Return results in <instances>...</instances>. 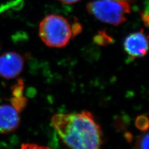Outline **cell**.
<instances>
[{
  "mask_svg": "<svg viewBox=\"0 0 149 149\" xmlns=\"http://www.w3.org/2000/svg\"><path fill=\"white\" fill-rule=\"evenodd\" d=\"M52 124L72 149H102V130L90 112L56 114Z\"/></svg>",
  "mask_w": 149,
  "mask_h": 149,
  "instance_id": "1",
  "label": "cell"
},
{
  "mask_svg": "<svg viewBox=\"0 0 149 149\" xmlns=\"http://www.w3.org/2000/svg\"><path fill=\"white\" fill-rule=\"evenodd\" d=\"M81 30L79 23L71 24L63 16L50 15L40 22L39 34L46 45L50 47L61 48L66 46L74 36L80 34Z\"/></svg>",
  "mask_w": 149,
  "mask_h": 149,
  "instance_id": "2",
  "label": "cell"
},
{
  "mask_svg": "<svg viewBox=\"0 0 149 149\" xmlns=\"http://www.w3.org/2000/svg\"><path fill=\"white\" fill-rule=\"evenodd\" d=\"M87 11L99 21L117 26L127 20L131 12L125 0H95L87 4Z\"/></svg>",
  "mask_w": 149,
  "mask_h": 149,
  "instance_id": "3",
  "label": "cell"
},
{
  "mask_svg": "<svg viewBox=\"0 0 149 149\" xmlns=\"http://www.w3.org/2000/svg\"><path fill=\"white\" fill-rule=\"evenodd\" d=\"M24 60L22 56L15 52H8L0 55V77L11 80L22 72Z\"/></svg>",
  "mask_w": 149,
  "mask_h": 149,
  "instance_id": "4",
  "label": "cell"
},
{
  "mask_svg": "<svg viewBox=\"0 0 149 149\" xmlns=\"http://www.w3.org/2000/svg\"><path fill=\"white\" fill-rule=\"evenodd\" d=\"M148 38L143 30L129 35L124 40V49L130 58L145 56L148 51Z\"/></svg>",
  "mask_w": 149,
  "mask_h": 149,
  "instance_id": "5",
  "label": "cell"
},
{
  "mask_svg": "<svg viewBox=\"0 0 149 149\" xmlns=\"http://www.w3.org/2000/svg\"><path fill=\"white\" fill-rule=\"evenodd\" d=\"M20 112L11 104L0 105V134L15 131L20 124Z\"/></svg>",
  "mask_w": 149,
  "mask_h": 149,
  "instance_id": "6",
  "label": "cell"
},
{
  "mask_svg": "<svg viewBox=\"0 0 149 149\" xmlns=\"http://www.w3.org/2000/svg\"><path fill=\"white\" fill-rule=\"evenodd\" d=\"M23 88H24V83L20 80L16 84L13 89V96L10 100L11 104L20 112L25 108L27 104V100L23 96Z\"/></svg>",
  "mask_w": 149,
  "mask_h": 149,
  "instance_id": "7",
  "label": "cell"
},
{
  "mask_svg": "<svg viewBox=\"0 0 149 149\" xmlns=\"http://www.w3.org/2000/svg\"><path fill=\"white\" fill-rule=\"evenodd\" d=\"M137 149H148V133L142 134L136 141Z\"/></svg>",
  "mask_w": 149,
  "mask_h": 149,
  "instance_id": "8",
  "label": "cell"
},
{
  "mask_svg": "<svg viewBox=\"0 0 149 149\" xmlns=\"http://www.w3.org/2000/svg\"><path fill=\"white\" fill-rule=\"evenodd\" d=\"M113 40L108 34H105V32H100L99 34H97L95 37V41L97 44L100 45H105L106 44L110 43V42Z\"/></svg>",
  "mask_w": 149,
  "mask_h": 149,
  "instance_id": "9",
  "label": "cell"
},
{
  "mask_svg": "<svg viewBox=\"0 0 149 149\" xmlns=\"http://www.w3.org/2000/svg\"><path fill=\"white\" fill-rule=\"evenodd\" d=\"M137 127L141 130H147L148 126V118L145 116H141L137 118L136 122Z\"/></svg>",
  "mask_w": 149,
  "mask_h": 149,
  "instance_id": "10",
  "label": "cell"
},
{
  "mask_svg": "<svg viewBox=\"0 0 149 149\" xmlns=\"http://www.w3.org/2000/svg\"><path fill=\"white\" fill-rule=\"evenodd\" d=\"M21 149H50L48 147L40 146L35 143H24L21 146Z\"/></svg>",
  "mask_w": 149,
  "mask_h": 149,
  "instance_id": "11",
  "label": "cell"
},
{
  "mask_svg": "<svg viewBox=\"0 0 149 149\" xmlns=\"http://www.w3.org/2000/svg\"><path fill=\"white\" fill-rule=\"evenodd\" d=\"M142 19L144 21V23L146 26V27L148 26V8H147L146 11L142 13Z\"/></svg>",
  "mask_w": 149,
  "mask_h": 149,
  "instance_id": "12",
  "label": "cell"
},
{
  "mask_svg": "<svg viewBox=\"0 0 149 149\" xmlns=\"http://www.w3.org/2000/svg\"><path fill=\"white\" fill-rule=\"evenodd\" d=\"M58 1L66 4H72L76 3L78 1H80V0H58Z\"/></svg>",
  "mask_w": 149,
  "mask_h": 149,
  "instance_id": "13",
  "label": "cell"
}]
</instances>
